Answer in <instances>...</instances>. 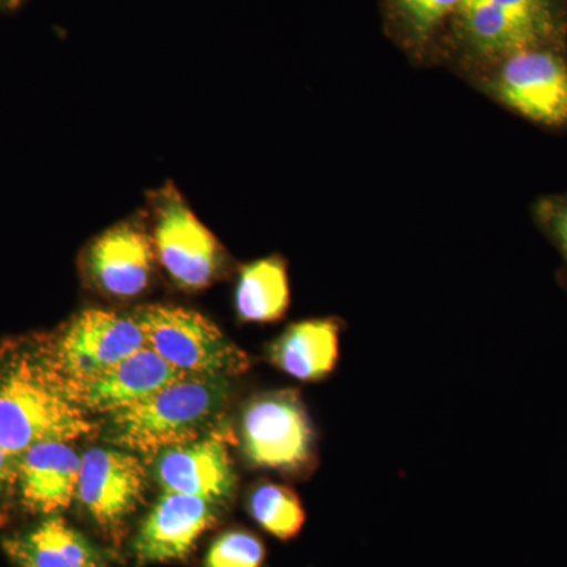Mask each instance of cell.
<instances>
[{"mask_svg": "<svg viewBox=\"0 0 567 567\" xmlns=\"http://www.w3.org/2000/svg\"><path fill=\"white\" fill-rule=\"evenodd\" d=\"M96 425L52 364L47 336L0 346V447L10 456L44 442H74Z\"/></svg>", "mask_w": 567, "mask_h": 567, "instance_id": "1", "label": "cell"}, {"mask_svg": "<svg viewBox=\"0 0 567 567\" xmlns=\"http://www.w3.org/2000/svg\"><path fill=\"white\" fill-rule=\"evenodd\" d=\"M227 377L182 375L169 385L107 415V439L114 445L155 457L210 434L229 404Z\"/></svg>", "mask_w": 567, "mask_h": 567, "instance_id": "2", "label": "cell"}, {"mask_svg": "<svg viewBox=\"0 0 567 567\" xmlns=\"http://www.w3.org/2000/svg\"><path fill=\"white\" fill-rule=\"evenodd\" d=\"M477 91L533 125L567 130V44L524 48L466 73Z\"/></svg>", "mask_w": 567, "mask_h": 567, "instance_id": "3", "label": "cell"}, {"mask_svg": "<svg viewBox=\"0 0 567 567\" xmlns=\"http://www.w3.org/2000/svg\"><path fill=\"white\" fill-rule=\"evenodd\" d=\"M145 342L182 374L235 377L251 368V358L212 320L181 306L147 305L133 312Z\"/></svg>", "mask_w": 567, "mask_h": 567, "instance_id": "4", "label": "cell"}, {"mask_svg": "<svg viewBox=\"0 0 567 567\" xmlns=\"http://www.w3.org/2000/svg\"><path fill=\"white\" fill-rule=\"evenodd\" d=\"M240 439L254 468L305 475L316 464V429L298 391L252 395L241 412Z\"/></svg>", "mask_w": 567, "mask_h": 567, "instance_id": "5", "label": "cell"}, {"mask_svg": "<svg viewBox=\"0 0 567 567\" xmlns=\"http://www.w3.org/2000/svg\"><path fill=\"white\" fill-rule=\"evenodd\" d=\"M152 240L156 259L181 289L203 290L224 267L218 238L194 215L174 185L151 194Z\"/></svg>", "mask_w": 567, "mask_h": 567, "instance_id": "6", "label": "cell"}, {"mask_svg": "<svg viewBox=\"0 0 567 567\" xmlns=\"http://www.w3.org/2000/svg\"><path fill=\"white\" fill-rule=\"evenodd\" d=\"M147 346L133 315L84 309L58 333L47 336L52 364L65 382L100 374Z\"/></svg>", "mask_w": 567, "mask_h": 567, "instance_id": "7", "label": "cell"}, {"mask_svg": "<svg viewBox=\"0 0 567 567\" xmlns=\"http://www.w3.org/2000/svg\"><path fill=\"white\" fill-rule=\"evenodd\" d=\"M147 472L140 457L121 450L92 447L81 456L78 499L93 520L117 536L144 498Z\"/></svg>", "mask_w": 567, "mask_h": 567, "instance_id": "8", "label": "cell"}, {"mask_svg": "<svg viewBox=\"0 0 567 567\" xmlns=\"http://www.w3.org/2000/svg\"><path fill=\"white\" fill-rule=\"evenodd\" d=\"M156 259L152 234L141 221L115 224L85 252V271L100 292L118 300L140 297L151 286Z\"/></svg>", "mask_w": 567, "mask_h": 567, "instance_id": "9", "label": "cell"}, {"mask_svg": "<svg viewBox=\"0 0 567 567\" xmlns=\"http://www.w3.org/2000/svg\"><path fill=\"white\" fill-rule=\"evenodd\" d=\"M153 473L166 494L197 496L219 507L237 491V473L226 434L210 432L188 445L156 454Z\"/></svg>", "mask_w": 567, "mask_h": 567, "instance_id": "10", "label": "cell"}, {"mask_svg": "<svg viewBox=\"0 0 567 567\" xmlns=\"http://www.w3.org/2000/svg\"><path fill=\"white\" fill-rule=\"evenodd\" d=\"M182 375L185 374L145 346L140 352L100 374L65 383L73 401L89 415H111L169 385Z\"/></svg>", "mask_w": 567, "mask_h": 567, "instance_id": "11", "label": "cell"}, {"mask_svg": "<svg viewBox=\"0 0 567 567\" xmlns=\"http://www.w3.org/2000/svg\"><path fill=\"white\" fill-rule=\"evenodd\" d=\"M219 506L197 496L164 494L142 522L133 543L141 563H166L192 554L197 539L218 520Z\"/></svg>", "mask_w": 567, "mask_h": 567, "instance_id": "12", "label": "cell"}, {"mask_svg": "<svg viewBox=\"0 0 567 567\" xmlns=\"http://www.w3.org/2000/svg\"><path fill=\"white\" fill-rule=\"evenodd\" d=\"M81 456L65 442H44L18 457V498L29 513L59 516L78 498Z\"/></svg>", "mask_w": 567, "mask_h": 567, "instance_id": "13", "label": "cell"}, {"mask_svg": "<svg viewBox=\"0 0 567 567\" xmlns=\"http://www.w3.org/2000/svg\"><path fill=\"white\" fill-rule=\"evenodd\" d=\"M344 322L338 317L301 320L268 346L270 363L306 383L323 382L338 368Z\"/></svg>", "mask_w": 567, "mask_h": 567, "instance_id": "14", "label": "cell"}, {"mask_svg": "<svg viewBox=\"0 0 567 567\" xmlns=\"http://www.w3.org/2000/svg\"><path fill=\"white\" fill-rule=\"evenodd\" d=\"M3 550L20 567L102 566V554L61 516H48L31 532L7 537Z\"/></svg>", "mask_w": 567, "mask_h": 567, "instance_id": "15", "label": "cell"}, {"mask_svg": "<svg viewBox=\"0 0 567 567\" xmlns=\"http://www.w3.org/2000/svg\"><path fill=\"white\" fill-rule=\"evenodd\" d=\"M464 0H382L391 39L413 61L424 62L442 47Z\"/></svg>", "mask_w": 567, "mask_h": 567, "instance_id": "16", "label": "cell"}, {"mask_svg": "<svg viewBox=\"0 0 567 567\" xmlns=\"http://www.w3.org/2000/svg\"><path fill=\"white\" fill-rule=\"evenodd\" d=\"M290 308V281L281 256L245 265L235 287V309L241 322L274 323Z\"/></svg>", "mask_w": 567, "mask_h": 567, "instance_id": "17", "label": "cell"}, {"mask_svg": "<svg viewBox=\"0 0 567 567\" xmlns=\"http://www.w3.org/2000/svg\"><path fill=\"white\" fill-rule=\"evenodd\" d=\"M248 513L268 535L284 543L300 535L306 524L300 496L282 484H257L248 496Z\"/></svg>", "mask_w": 567, "mask_h": 567, "instance_id": "18", "label": "cell"}, {"mask_svg": "<svg viewBox=\"0 0 567 567\" xmlns=\"http://www.w3.org/2000/svg\"><path fill=\"white\" fill-rule=\"evenodd\" d=\"M267 558L260 537L246 529H230L213 543L205 567H264Z\"/></svg>", "mask_w": 567, "mask_h": 567, "instance_id": "19", "label": "cell"}, {"mask_svg": "<svg viewBox=\"0 0 567 567\" xmlns=\"http://www.w3.org/2000/svg\"><path fill=\"white\" fill-rule=\"evenodd\" d=\"M533 219L561 257L567 281V192L539 197L533 205Z\"/></svg>", "mask_w": 567, "mask_h": 567, "instance_id": "20", "label": "cell"}, {"mask_svg": "<svg viewBox=\"0 0 567 567\" xmlns=\"http://www.w3.org/2000/svg\"><path fill=\"white\" fill-rule=\"evenodd\" d=\"M18 457L0 447V524L7 518L11 498L18 496Z\"/></svg>", "mask_w": 567, "mask_h": 567, "instance_id": "21", "label": "cell"}, {"mask_svg": "<svg viewBox=\"0 0 567 567\" xmlns=\"http://www.w3.org/2000/svg\"><path fill=\"white\" fill-rule=\"evenodd\" d=\"M29 0H0V17H9L28 6Z\"/></svg>", "mask_w": 567, "mask_h": 567, "instance_id": "22", "label": "cell"}, {"mask_svg": "<svg viewBox=\"0 0 567 567\" xmlns=\"http://www.w3.org/2000/svg\"><path fill=\"white\" fill-rule=\"evenodd\" d=\"M95 567H103V566H95Z\"/></svg>", "mask_w": 567, "mask_h": 567, "instance_id": "23", "label": "cell"}]
</instances>
